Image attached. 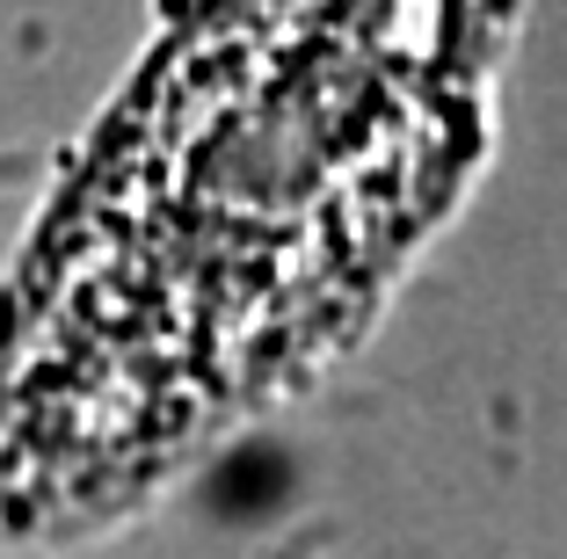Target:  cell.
I'll use <instances>...</instances> for the list:
<instances>
[{"mask_svg":"<svg viewBox=\"0 0 567 559\" xmlns=\"http://www.w3.org/2000/svg\"><path fill=\"white\" fill-rule=\"evenodd\" d=\"M473 87L481 0H204L0 306V524L117 509L342 342Z\"/></svg>","mask_w":567,"mask_h":559,"instance_id":"1","label":"cell"}]
</instances>
